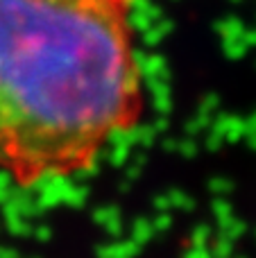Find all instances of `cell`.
Here are the masks:
<instances>
[{"mask_svg":"<svg viewBox=\"0 0 256 258\" xmlns=\"http://www.w3.org/2000/svg\"><path fill=\"white\" fill-rule=\"evenodd\" d=\"M134 0H0V172L89 170L143 113Z\"/></svg>","mask_w":256,"mask_h":258,"instance_id":"1","label":"cell"}]
</instances>
